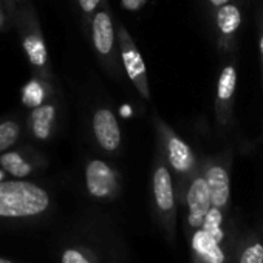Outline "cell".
<instances>
[{
    "instance_id": "obj_11",
    "label": "cell",
    "mask_w": 263,
    "mask_h": 263,
    "mask_svg": "<svg viewBox=\"0 0 263 263\" xmlns=\"http://www.w3.org/2000/svg\"><path fill=\"white\" fill-rule=\"evenodd\" d=\"M186 203H187V223L192 229H200L203 224V220L211 209V195L206 184L204 177H197L191 181L187 194H186Z\"/></svg>"
},
{
    "instance_id": "obj_3",
    "label": "cell",
    "mask_w": 263,
    "mask_h": 263,
    "mask_svg": "<svg viewBox=\"0 0 263 263\" xmlns=\"http://www.w3.org/2000/svg\"><path fill=\"white\" fill-rule=\"evenodd\" d=\"M102 5L104 7L101 10L98 8V11L93 14L90 21L91 44L102 67L108 71L111 78L119 79L122 74V67H121V58L118 48L116 27L113 25V19L104 0Z\"/></svg>"
},
{
    "instance_id": "obj_27",
    "label": "cell",
    "mask_w": 263,
    "mask_h": 263,
    "mask_svg": "<svg viewBox=\"0 0 263 263\" xmlns=\"http://www.w3.org/2000/svg\"><path fill=\"white\" fill-rule=\"evenodd\" d=\"M260 53H261V59H263V34L260 37Z\"/></svg>"
},
{
    "instance_id": "obj_17",
    "label": "cell",
    "mask_w": 263,
    "mask_h": 263,
    "mask_svg": "<svg viewBox=\"0 0 263 263\" xmlns=\"http://www.w3.org/2000/svg\"><path fill=\"white\" fill-rule=\"evenodd\" d=\"M241 24V13L240 10L232 5V4H226L218 7L217 11V27L220 30V33L223 36H231L234 34L238 27Z\"/></svg>"
},
{
    "instance_id": "obj_14",
    "label": "cell",
    "mask_w": 263,
    "mask_h": 263,
    "mask_svg": "<svg viewBox=\"0 0 263 263\" xmlns=\"http://www.w3.org/2000/svg\"><path fill=\"white\" fill-rule=\"evenodd\" d=\"M54 96L53 84L51 81L42 79L39 76H33L24 87H22V104L28 107L30 110L44 104L45 101L51 99Z\"/></svg>"
},
{
    "instance_id": "obj_15",
    "label": "cell",
    "mask_w": 263,
    "mask_h": 263,
    "mask_svg": "<svg viewBox=\"0 0 263 263\" xmlns=\"http://www.w3.org/2000/svg\"><path fill=\"white\" fill-rule=\"evenodd\" d=\"M192 248L206 263L224 261V254L220 248V243L215 241L211 235H208L201 228L192 237Z\"/></svg>"
},
{
    "instance_id": "obj_20",
    "label": "cell",
    "mask_w": 263,
    "mask_h": 263,
    "mask_svg": "<svg viewBox=\"0 0 263 263\" xmlns=\"http://www.w3.org/2000/svg\"><path fill=\"white\" fill-rule=\"evenodd\" d=\"M240 263H263V245L254 243L246 248L240 257Z\"/></svg>"
},
{
    "instance_id": "obj_26",
    "label": "cell",
    "mask_w": 263,
    "mask_h": 263,
    "mask_svg": "<svg viewBox=\"0 0 263 263\" xmlns=\"http://www.w3.org/2000/svg\"><path fill=\"white\" fill-rule=\"evenodd\" d=\"M10 177H8V174L2 169V167H0V181H5V180H8Z\"/></svg>"
},
{
    "instance_id": "obj_10",
    "label": "cell",
    "mask_w": 263,
    "mask_h": 263,
    "mask_svg": "<svg viewBox=\"0 0 263 263\" xmlns=\"http://www.w3.org/2000/svg\"><path fill=\"white\" fill-rule=\"evenodd\" d=\"M58 115L59 107L54 98L30 110L27 118V128L33 140L39 143H47L54 137L58 127Z\"/></svg>"
},
{
    "instance_id": "obj_13",
    "label": "cell",
    "mask_w": 263,
    "mask_h": 263,
    "mask_svg": "<svg viewBox=\"0 0 263 263\" xmlns=\"http://www.w3.org/2000/svg\"><path fill=\"white\" fill-rule=\"evenodd\" d=\"M61 263H104L101 252L88 241L74 240L61 251Z\"/></svg>"
},
{
    "instance_id": "obj_24",
    "label": "cell",
    "mask_w": 263,
    "mask_h": 263,
    "mask_svg": "<svg viewBox=\"0 0 263 263\" xmlns=\"http://www.w3.org/2000/svg\"><path fill=\"white\" fill-rule=\"evenodd\" d=\"M10 11H14L16 7H19L21 4H25V0H0Z\"/></svg>"
},
{
    "instance_id": "obj_18",
    "label": "cell",
    "mask_w": 263,
    "mask_h": 263,
    "mask_svg": "<svg viewBox=\"0 0 263 263\" xmlns=\"http://www.w3.org/2000/svg\"><path fill=\"white\" fill-rule=\"evenodd\" d=\"M235 87H237V71L234 65H226L221 70L217 82V101L228 102L229 99H232Z\"/></svg>"
},
{
    "instance_id": "obj_7",
    "label": "cell",
    "mask_w": 263,
    "mask_h": 263,
    "mask_svg": "<svg viewBox=\"0 0 263 263\" xmlns=\"http://www.w3.org/2000/svg\"><path fill=\"white\" fill-rule=\"evenodd\" d=\"M154 125L167 166L178 175H189L195 167V155L191 146L180 138L158 115H154Z\"/></svg>"
},
{
    "instance_id": "obj_8",
    "label": "cell",
    "mask_w": 263,
    "mask_h": 263,
    "mask_svg": "<svg viewBox=\"0 0 263 263\" xmlns=\"http://www.w3.org/2000/svg\"><path fill=\"white\" fill-rule=\"evenodd\" d=\"M48 166V158L31 146L13 147L0 154V167L10 178L28 180Z\"/></svg>"
},
{
    "instance_id": "obj_12",
    "label": "cell",
    "mask_w": 263,
    "mask_h": 263,
    "mask_svg": "<svg viewBox=\"0 0 263 263\" xmlns=\"http://www.w3.org/2000/svg\"><path fill=\"white\" fill-rule=\"evenodd\" d=\"M209 195H211V204L214 208H224L229 201L231 195V181H229V174L224 167L214 164L209 166L204 175Z\"/></svg>"
},
{
    "instance_id": "obj_19",
    "label": "cell",
    "mask_w": 263,
    "mask_h": 263,
    "mask_svg": "<svg viewBox=\"0 0 263 263\" xmlns=\"http://www.w3.org/2000/svg\"><path fill=\"white\" fill-rule=\"evenodd\" d=\"M221 221H223L221 211L218 208L211 206V209L208 211V214L203 220V224H201V229L218 243H221V240L224 237L223 229H221Z\"/></svg>"
},
{
    "instance_id": "obj_6",
    "label": "cell",
    "mask_w": 263,
    "mask_h": 263,
    "mask_svg": "<svg viewBox=\"0 0 263 263\" xmlns=\"http://www.w3.org/2000/svg\"><path fill=\"white\" fill-rule=\"evenodd\" d=\"M152 197L157 215L171 235L174 231L175 220V189L172 181V174L163 157L157 155L152 171Z\"/></svg>"
},
{
    "instance_id": "obj_22",
    "label": "cell",
    "mask_w": 263,
    "mask_h": 263,
    "mask_svg": "<svg viewBox=\"0 0 263 263\" xmlns=\"http://www.w3.org/2000/svg\"><path fill=\"white\" fill-rule=\"evenodd\" d=\"M146 2H147V0H122V7L127 8V10H130V11H137Z\"/></svg>"
},
{
    "instance_id": "obj_1",
    "label": "cell",
    "mask_w": 263,
    "mask_h": 263,
    "mask_svg": "<svg viewBox=\"0 0 263 263\" xmlns=\"http://www.w3.org/2000/svg\"><path fill=\"white\" fill-rule=\"evenodd\" d=\"M53 208L50 192L33 181H0V221H28L45 217Z\"/></svg>"
},
{
    "instance_id": "obj_5",
    "label": "cell",
    "mask_w": 263,
    "mask_h": 263,
    "mask_svg": "<svg viewBox=\"0 0 263 263\" xmlns=\"http://www.w3.org/2000/svg\"><path fill=\"white\" fill-rule=\"evenodd\" d=\"M87 194L96 201H113L121 192V174L102 158H90L84 167Z\"/></svg>"
},
{
    "instance_id": "obj_28",
    "label": "cell",
    "mask_w": 263,
    "mask_h": 263,
    "mask_svg": "<svg viewBox=\"0 0 263 263\" xmlns=\"http://www.w3.org/2000/svg\"><path fill=\"white\" fill-rule=\"evenodd\" d=\"M0 263H14V261L8 260V258H5V257H0Z\"/></svg>"
},
{
    "instance_id": "obj_4",
    "label": "cell",
    "mask_w": 263,
    "mask_h": 263,
    "mask_svg": "<svg viewBox=\"0 0 263 263\" xmlns=\"http://www.w3.org/2000/svg\"><path fill=\"white\" fill-rule=\"evenodd\" d=\"M116 37H118V48L121 58V67L128 81L134 84L138 95L144 101H151V87L147 78L146 62L137 47L135 41L132 39L128 30L124 25L116 27Z\"/></svg>"
},
{
    "instance_id": "obj_21",
    "label": "cell",
    "mask_w": 263,
    "mask_h": 263,
    "mask_svg": "<svg viewBox=\"0 0 263 263\" xmlns=\"http://www.w3.org/2000/svg\"><path fill=\"white\" fill-rule=\"evenodd\" d=\"M102 4V0H78V7L82 13V17H84V22L90 24L93 14L98 11L99 5Z\"/></svg>"
},
{
    "instance_id": "obj_23",
    "label": "cell",
    "mask_w": 263,
    "mask_h": 263,
    "mask_svg": "<svg viewBox=\"0 0 263 263\" xmlns=\"http://www.w3.org/2000/svg\"><path fill=\"white\" fill-rule=\"evenodd\" d=\"M8 8L0 2V30L5 27V22H7V17H8Z\"/></svg>"
},
{
    "instance_id": "obj_9",
    "label": "cell",
    "mask_w": 263,
    "mask_h": 263,
    "mask_svg": "<svg viewBox=\"0 0 263 263\" xmlns=\"http://www.w3.org/2000/svg\"><path fill=\"white\" fill-rule=\"evenodd\" d=\"M91 134L96 146L108 154L118 155L122 147V132L115 111L105 105L95 108L91 115Z\"/></svg>"
},
{
    "instance_id": "obj_16",
    "label": "cell",
    "mask_w": 263,
    "mask_h": 263,
    "mask_svg": "<svg viewBox=\"0 0 263 263\" xmlns=\"http://www.w3.org/2000/svg\"><path fill=\"white\" fill-rule=\"evenodd\" d=\"M24 135V122L17 116L0 119V154L17 146Z\"/></svg>"
},
{
    "instance_id": "obj_2",
    "label": "cell",
    "mask_w": 263,
    "mask_h": 263,
    "mask_svg": "<svg viewBox=\"0 0 263 263\" xmlns=\"http://www.w3.org/2000/svg\"><path fill=\"white\" fill-rule=\"evenodd\" d=\"M13 14H14V24L19 31L24 54L34 76H39L47 81H53L48 48L34 8L25 2L16 7Z\"/></svg>"
},
{
    "instance_id": "obj_25",
    "label": "cell",
    "mask_w": 263,
    "mask_h": 263,
    "mask_svg": "<svg viewBox=\"0 0 263 263\" xmlns=\"http://www.w3.org/2000/svg\"><path fill=\"white\" fill-rule=\"evenodd\" d=\"M208 2H209L212 7L218 8V7H221V5H226V4H229V0H208Z\"/></svg>"
}]
</instances>
